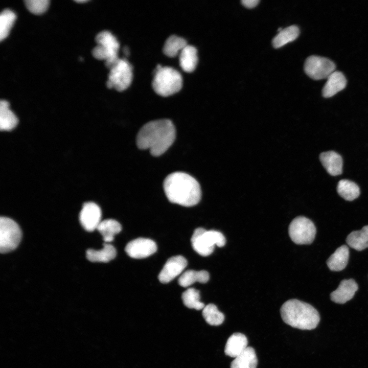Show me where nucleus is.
Instances as JSON below:
<instances>
[{"label":"nucleus","mask_w":368,"mask_h":368,"mask_svg":"<svg viewBox=\"0 0 368 368\" xmlns=\"http://www.w3.org/2000/svg\"><path fill=\"white\" fill-rule=\"evenodd\" d=\"M175 136V126L171 120H154L140 129L136 136V145L139 149H149L151 155L158 156L172 145Z\"/></svg>","instance_id":"obj_1"},{"label":"nucleus","mask_w":368,"mask_h":368,"mask_svg":"<svg viewBox=\"0 0 368 368\" xmlns=\"http://www.w3.org/2000/svg\"><path fill=\"white\" fill-rule=\"evenodd\" d=\"M164 190L172 203L192 206L200 201L201 191L198 182L189 174L175 172L168 175L163 183Z\"/></svg>","instance_id":"obj_2"},{"label":"nucleus","mask_w":368,"mask_h":368,"mask_svg":"<svg viewBox=\"0 0 368 368\" xmlns=\"http://www.w3.org/2000/svg\"><path fill=\"white\" fill-rule=\"evenodd\" d=\"M283 320L287 325L301 330H312L318 325L320 317L311 305L296 299L285 302L280 309Z\"/></svg>","instance_id":"obj_3"},{"label":"nucleus","mask_w":368,"mask_h":368,"mask_svg":"<svg viewBox=\"0 0 368 368\" xmlns=\"http://www.w3.org/2000/svg\"><path fill=\"white\" fill-rule=\"evenodd\" d=\"M152 86L162 96H168L178 92L182 86V77L176 69L158 64L154 72Z\"/></svg>","instance_id":"obj_4"},{"label":"nucleus","mask_w":368,"mask_h":368,"mask_svg":"<svg viewBox=\"0 0 368 368\" xmlns=\"http://www.w3.org/2000/svg\"><path fill=\"white\" fill-rule=\"evenodd\" d=\"M97 45L92 51L93 56L105 60L106 66L110 69L119 59L118 51L120 43L117 38L109 31L99 33L95 38Z\"/></svg>","instance_id":"obj_5"},{"label":"nucleus","mask_w":368,"mask_h":368,"mask_svg":"<svg viewBox=\"0 0 368 368\" xmlns=\"http://www.w3.org/2000/svg\"><path fill=\"white\" fill-rule=\"evenodd\" d=\"M192 246L200 255L206 257L214 251L215 246L221 247L225 245V238L220 232L199 227L194 231L191 238Z\"/></svg>","instance_id":"obj_6"},{"label":"nucleus","mask_w":368,"mask_h":368,"mask_svg":"<svg viewBox=\"0 0 368 368\" xmlns=\"http://www.w3.org/2000/svg\"><path fill=\"white\" fill-rule=\"evenodd\" d=\"M133 78L132 66L125 58H119L109 69L106 85L109 88H115L121 91L130 85Z\"/></svg>","instance_id":"obj_7"},{"label":"nucleus","mask_w":368,"mask_h":368,"mask_svg":"<svg viewBox=\"0 0 368 368\" xmlns=\"http://www.w3.org/2000/svg\"><path fill=\"white\" fill-rule=\"evenodd\" d=\"M21 238V229L12 219L1 217L0 218V251L2 254L10 252L18 245Z\"/></svg>","instance_id":"obj_8"},{"label":"nucleus","mask_w":368,"mask_h":368,"mask_svg":"<svg viewBox=\"0 0 368 368\" xmlns=\"http://www.w3.org/2000/svg\"><path fill=\"white\" fill-rule=\"evenodd\" d=\"M288 233L291 240L295 244H309L315 238L316 227L309 219L298 216L290 223Z\"/></svg>","instance_id":"obj_9"},{"label":"nucleus","mask_w":368,"mask_h":368,"mask_svg":"<svg viewBox=\"0 0 368 368\" xmlns=\"http://www.w3.org/2000/svg\"><path fill=\"white\" fill-rule=\"evenodd\" d=\"M334 63L330 59L318 56L308 57L304 63L306 74L314 80L327 78L335 70Z\"/></svg>","instance_id":"obj_10"},{"label":"nucleus","mask_w":368,"mask_h":368,"mask_svg":"<svg viewBox=\"0 0 368 368\" xmlns=\"http://www.w3.org/2000/svg\"><path fill=\"white\" fill-rule=\"evenodd\" d=\"M156 249V244L153 240L143 238L131 241L125 248L127 254L134 259L148 257L153 254Z\"/></svg>","instance_id":"obj_11"},{"label":"nucleus","mask_w":368,"mask_h":368,"mask_svg":"<svg viewBox=\"0 0 368 368\" xmlns=\"http://www.w3.org/2000/svg\"><path fill=\"white\" fill-rule=\"evenodd\" d=\"M101 215L100 208L96 203L93 202L85 203L79 215L81 225L88 232L94 231L101 221Z\"/></svg>","instance_id":"obj_12"},{"label":"nucleus","mask_w":368,"mask_h":368,"mask_svg":"<svg viewBox=\"0 0 368 368\" xmlns=\"http://www.w3.org/2000/svg\"><path fill=\"white\" fill-rule=\"evenodd\" d=\"M187 265V261L181 256L170 258L166 262L158 275L162 283H168L179 275Z\"/></svg>","instance_id":"obj_13"},{"label":"nucleus","mask_w":368,"mask_h":368,"mask_svg":"<svg viewBox=\"0 0 368 368\" xmlns=\"http://www.w3.org/2000/svg\"><path fill=\"white\" fill-rule=\"evenodd\" d=\"M358 289V286L353 279L343 280L331 293V300L336 303L344 304L353 297Z\"/></svg>","instance_id":"obj_14"},{"label":"nucleus","mask_w":368,"mask_h":368,"mask_svg":"<svg viewBox=\"0 0 368 368\" xmlns=\"http://www.w3.org/2000/svg\"><path fill=\"white\" fill-rule=\"evenodd\" d=\"M319 159L323 167L331 175L337 176L342 173L343 161L338 153L333 151L324 152L320 154Z\"/></svg>","instance_id":"obj_15"},{"label":"nucleus","mask_w":368,"mask_h":368,"mask_svg":"<svg viewBox=\"0 0 368 368\" xmlns=\"http://www.w3.org/2000/svg\"><path fill=\"white\" fill-rule=\"evenodd\" d=\"M347 85V80L340 72L335 71L327 78L323 90L322 94L325 98L333 96L344 89Z\"/></svg>","instance_id":"obj_16"},{"label":"nucleus","mask_w":368,"mask_h":368,"mask_svg":"<svg viewBox=\"0 0 368 368\" xmlns=\"http://www.w3.org/2000/svg\"><path fill=\"white\" fill-rule=\"evenodd\" d=\"M247 343V339L244 334L235 333L228 338L224 353L227 356L236 358L246 349Z\"/></svg>","instance_id":"obj_17"},{"label":"nucleus","mask_w":368,"mask_h":368,"mask_svg":"<svg viewBox=\"0 0 368 368\" xmlns=\"http://www.w3.org/2000/svg\"><path fill=\"white\" fill-rule=\"evenodd\" d=\"M349 258V248L347 245H342L337 248L327 260V266L332 271H341L346 267Z\"/></svg>","instance_id":"obj_18"},{"label":"nucleus","mask_w":368,"mask_h":368,"mask_svg":"<svg viewBox=\"0 0 368 368\" xmlns=\"http://www.w3.org/2000/svg\"><path fill=\"white\" fill-rule=\"evenodd\" d=\"M179 64L187 72L193 71L198 62L197 51L192 45L187 44L179 53Z\"/></svg>","instance_id":"obj_19"},{"label":"nucleus","mask_w":368,"mask_h":368,"mask_svg":"<svg viewBox=\"0 0 368 368\" xmlns=\"http://www.w3.org/2000/svg\"><path fill=\"white\" fill-rule=\"evenodd\" d=\"M258 359L255 350L248 347L231 362V368H256Z\"/></svg>","instance_id":"obj_20"},{"label":"nucleus","mask_w":368,"mask_h":368,"mask_svg":"<svg viewBox=\"0 0 368 368\" xmlns=\"http://www.w3.org/2000/svg\"><path fill=\"white\" fill-rule=\"evenodd\" d=\"M116 254L115 248L112 245L106 243L104 244L103 248L101 250L87 249L86 258L93 262H108L113 259Z\"/></svg>","instance_id":"obj_21"},{"label":"nucleus","mask_w":368,"mask_h":368,"mask_svg":"<svg viewBox=\"0 0 368 368\" xmlns=\"http://www.w3.org/2000/svg\"><path fill=\"white\" fill-rule=\"evenodd\" d=\"M18 123V119L9 108V102L6 100L0 102V128L1 130H11Z\"/></svg>","instance_id":"obj_22"},{"label":"nucleus","mask_w":368,"mask_h":368,"mask_svg":"<svg viewBox=\"0 0 368 368\" xmlns=\"http://www.w3.org/2000/svg\"><path fill=\"white\" fill-rule=\"evenodd\" d=\"M346 242L351 248L361 251L368 247V225L361 230L352 232L347 236Z\"/></svg>","instance_id":"obj_23"},{"label":"nucleus","mask_w":368,"mask_h":368,"mask_svg":"<svg viewBox=\"0 0 368 368\" xmlns=\"http://www.w3.org/2000/svg\"><path fill=\"white\" fill-rule=\"evenodd\" d=\"M300 34L298 28L295 25H292L282 29L273 38L272 44L275 48H281L287 43L292 42L296 39Z\"/></svg>","instance_id":"obj_24"},{"label":"nucleus","mask_w":368,"mask_h":368,"mask_svg":"<svg viewBox=\"0 0 368 368\" xmlns=\"http://www.w3.org/2000/svg\"><path fill=\"white\" fill-rule=\"evenodd\" d=\"M97 229L103 236V240L107 243L113 240L114 236L121 232L122 227L117 221L109 219L101 221Z\"/></svg>","instance_id":"obj_25"},{"label":"nucleus","mask_w":368,"mask_h":368,"mask_svg":"<svg viewBox=\"0 0 368 368\" xmlns=\"http://www.w3.org/2000/svg\"><path fill=\"white\" fill-rule=\"evenodd\" d=\"M210 278L209 273L205 270L195 271L188 270L184 272L178 279V284L182 287L190 286L198 282L201 283H206Z\"/></svg>","instance_id":"obj_26"},{"label":"nucleus","mask_w":368,"mask_h":368,"mask_svg":"<svg viewBox=\"0 0 368 368\" xmlns=\"http://www.w3.org/2000/svg\"><path fill=\"white\" fill-rule=\"evenodd\" d=\"M337 191L342 198L348 201H352L360 195L358 185L348 179H341L338 182Z\"/></svg>","instance_id":"obj_27"},{"label":"nucleus","mask_w":368,"mask_h":368,"mask_svg":"<svg viewBox=\"0 0 368 368\" xmlns=\"http://www.w3.org/2000/svg\"><path fill=\"white\" fill-rule=\"evenodd\" d=\"M186 40L176 35H171L166 40L163 51L169 57H174L187 45Z\"/></svg>","instance_id":"obj_28"},{"label":"nucleus","mask_w":368,"mask_h":368,"mask_svg":"<svg viewBox=\"0 0 368 368\" xmlns=\"http://www.w3.org/2000/svg\"><path fill=\"white\" fill-rule=\"evenodd\" d=\"M183 304L188 308L197 310L203 309L204 304L200 301L199 291L193 288H190L184 291L181 296Z\"/></svg>","instance_id":"obj_29"},{"label":"nucleus","mask_w":368,"mask_h":368,"mask_svg":"<svg viewBox=\"0 0 368 368\" xmlns=\"http://www.w3.org/2000/svg\"><path fill=\"white\" fill-rule=\"evenodd\" d=\"M202 315L205 321L211 326L220 325L224 320V314L213 304L205 306L202 310Z\"/></svg>","instance_id":"obj_30"},{"label":"nucleus","mask_w":368,"mask_h":368,"mask_svg":"<svg viewBox=\"0 0 368 368\" xmlns=\"http://www.w3.org/2000/svg\"><path fill=\"white\" fill-rule=\"evenodd\" d=\"M15 19V13L9 9H5L1 12L0 15L1 41L8 36Z\"/></svg>","instance_id":"obj_31"},{"label":"nucleus","mask_w":368,"mask_h":368,"mask_svg":"<svg viewBox=\"0 0 368 368\" xmlns=\"http://www.w3.org/2000/svg\"><path fill=\"white\" fill-rule=\"evenodd\" d=\"M25 3L29 11L36 15L44 13L49 5L48 0H26Z\"/></svg>","instance_id":"obj_32"},{"label":"nucleus","mask_w":368,"mask_h":368,"mask_svg":"<svg viewBox=\"0 0 368 368\" xmlns=\"http://www.w3.org/2000/svg\"><path fill=\"white\" fill-rule=\"evenodd\" d=\"M259 2V0H242L241 3L244 7L247 8H252L255 7Z\"/></svg>","instance_id":"obj_33"},{"label":"nucleus","mask_w":368,"mask_h":368,"mask_svg":"<svg viewBox=\"0 0 368 368\" xmlns=\"http://www.w3.org/2000/svg\"><path fill=\"white\" fill-rule=\"evenodd\" d=\"M123 52L124 53V54H125L126 56L129 55V48H128L127 46H125V47L123 48Z\"/></svg>","instance_id":"obj_34"},{"label":"nucleus","mask_w":368,"mask_h":368,"mask_svg":"<svg viewBox=\"0 0 368 368\" xmlns=\"http://www.w3.org/2000/svg\"><path fill=\"white\" fill-rule=\"evenodd\" d=\"M87 1H85V0H77V1H76V2L79 3H85V2H86Z\"/></svg>","instance_id":"obj_35"}]
</instances>
